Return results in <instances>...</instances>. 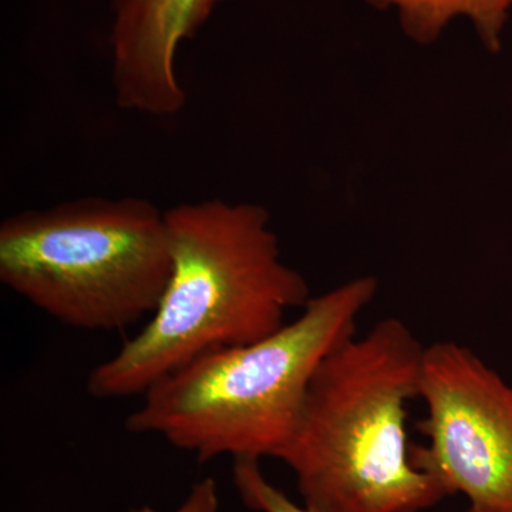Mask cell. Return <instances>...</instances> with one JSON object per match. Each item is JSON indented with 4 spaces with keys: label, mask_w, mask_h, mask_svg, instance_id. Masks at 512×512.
<instances>
[{
    "label": "cell",
    "mask_w": 512,
    "mask_h": 512,
    "mask_svg": "<svg viewBox=\"0 0 512 512\" xmlns=\"http://www.w3.org/2000/svg\"><path fill=\"white\" fill-rule=\"evenodd\" d=\"M220 511V497L214 478L207 477L192 485L190 493L183 504L173 512H218ZM130 512H158L151 507L134 508Z\"/></svg>",
    "instance_id": "obj_9"
},
{
    "label": "cell",
    "mask_w": 512,
    "mask_h": 512,
    "mask_svg": "<svg viewBox=\"0 0 512 512\" xmlns=\"http://www.w3.org/2000/svg\"><path fill=\"white\" fill-rule=\"evenodd\" d=\"M464 512H481V511L476 510V508L468 507V510L464 511Z\"/></svg>",
    "instance_id": "obj_10"
},
{
    "label": "cell",
    "mask_w": 512,
    "mask_h": 512,
    "mask_svg": "<svg viewBox=\"0 0 512 512\" xmlns=\"http://www.w3.org/2000/svg\"><path fill=\"white\" fill-rule=\"evenodd\" d=\"M165 220L170 281L147 325L90 372L94 399L143 396L198 357L272 335L286 313L312 298L301 272L282 259L261 205L185 202L165 211Z\"/></svg>",
    "instance_id": "obj_1"
},
{
    "label": "cell",
    "mask_w": 512,
    "mask_h": 512,
    "mask_svg": "<svg viewBox=\"0 0 512 512\" xmlns=\"http://www.w3.org/2000/svg\"><path fill=\"white\" fill-rule=\"evenodd\" d=\"M376 292V279L360 276L312 296L299 318L272 335L192 360L143 394L127 430L163 437L198 461L279 458L320 363L356 336Z\"/></svg>",
    "instance_id": "obj_3"
},
{
    "label": "cell",
    "mask_w": 512,
    "mask_h": 512,
    "mask_svg": "<svg viewBox=\"0 0 512 512\" xmlns=\"http://www.w3.org/2000/svg\"><path fill=\"white\" fill-rule=\"evenodd\" d=\"M424 346L406 323L380 320L330 352L278 460L319 512H423L447 494L414 466L409 403L420 399Z\"/></svg>",
    "instance_id": "obj_2"
},
{
    "label": "cell",
    "mask_w": 512,
    "mask_h": 512,
    "mask_svg": "<svg viewBox=\"0 0 512 512\" xmlns=\"http://www.w3.org/2000/svg\"><path fill=\"white\" fill-rule=\"evenodd\" d=\"M173 258L165 212L143 198H82L0 225V281L70 328L120 330L153 315Z\"/></svg>",
    "instance_id": "obj_4"
},
{
    "label": "cell",
    "mask_w": 512,
    "mask_h": 512,
    "mask_svg": "<svg viewBox=\"0 0 512 512\" xmlns=\"http://www.w3.org/2000/svg\"><path fill=\"white\" fill-rule=\"evenodd\" d=\"M234 484L237 487L242 501L247 507L256 512H319L292 501L275 487L271 481L266 480L259 468L258 460H235Z\"/></svg>",
    "instance_id": "obj_8"
},
{
    "label": "cell",
    "mask_w": 512,
    "mask_h": 512,
    "mask_svg": "<svg viewBox=\"0 0 512 512\" xmlns=\"http://www.w3.org/2000/svg\"><path fill=\"white\" fill-rule=\"evenodd\" d=\"M373 9L393 10L404 35L417 45L436 43L448 25L467 19L485 49L500 53L512 0H365Z\"/></svg>",
    "instance_id": "obj_7"
},
{
    "label": "cell",
    "mask_w": 512,
    "mask_h": 512,
    "mask_svg": "<svg viewBox=\"0 0 512 512\" xmlns=\"http://www.w3.org/2000/svg\"><path fill=\"white\" fill-rule=\"evenodd\" d=\"M224 2L113 0L110 47L117 104L154 117L180 113L187 94L177 73L178 50Z\"/></svg>",
    "instance_id": "obj_6"
},
{
    "label": "cell",
    "mask_w": 512,
    "mask_h": 512,
    "mask_svg": "<svg viewBox=\"0 0 512 512\" xmlns=\"http://www.w3.org/2000/svg\"><path fill=\"white\" fill-rule=\"evenodd\" d=\"M414 466L481 512H512V386L457 342L424 349Z\"/></svg>",
    "instance_id": "obj_5"
}]
</instances>
